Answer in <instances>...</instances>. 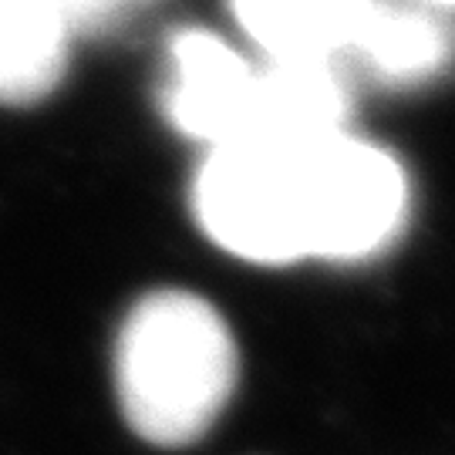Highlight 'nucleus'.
I'll return each mask as SVG.
<instances>
[{
    "label": "nucleus",
    "mask_w": 455,
    "mask_h": 455,
    "mask_svg": "<svg viewBox=\"0 0 455 455\" xmlns=\"http://www.w3.org/2000/svg\"><path fill=\"white\" fill-rule=\"evenodd\" d=\"M236 388V344L210 300L156 291L129 310L115 341V391L139 439L193 445Z\"/></svg>",
    "instance_id": "obj_1"
},
{
    "label": "nucleus",
    "mask_w": 455,
    "mask_h": 455,
    "mask_svg": "<svg viewBox=\"0 0 455 455\" xmlns=\"http://www.w3.org/2000/svg\"><path fill=\"white\" fill-rule=\"evenodd\" d=\"M310 146L233 139L212 148L193 182V212L203 233L250 263L310 257Z\"/></svg>",
    "instance_id": "obj_2"
},
{
    "label": "nucleus",
    "mask_w": 455,
    "mask_h": 455,
    "mask_svg": "<svg viewBox=\"0 0 455 455\" xmlns=\"http://www.w3.org/2000/svg\"><path fill=\"white\" fill-rule=\"evenodd\" d=\"M310 257L364 260L388 246L405 223L408 180L385 148L347 132L307 152Z\"/></svg>",
    "instance_id": "obj_3"
},
{
    "label": "nucleus",
    "mask_w": 455,
    "mask_h": 455,
    "mask_svg": "<svg viewBox=\"0 0 455 455\" xmlns=\"http://www.w3.org/2000/svg\"><path fill=\"white\" fill-rule=\"evenodd\" d=\"M257 71L210 31H182L169 44L163 108L169 122L212 148L240 139L253 105Z\"/></svg>",
    "instance_id": "obj_4"
},
{
    "label": "nucleus",
    "mask_w": 455,
    "mask_h": 455,
    "mask_svg": "<svg viewBox=\"0 0 455 455\" xmlns=\"http://www.w3.org/2000/svg\"><path fill=\"white\" fill-rule=\"evenodd\" d=\"M347 88L331 61H274L257 71L253 105L240 139L321 142L344 132Z\"/></svg>",
    "instance_id": "obj_5"
},
{
    "label": "nucleus",
    "mask_w": 455,
    "mask_h": 455,
    "mask_svg": "<svg viewBox=\"0 0 455 455\" xmlns=\"http://www.w3.org/2000/svg\"><path fill=\"white\" fill-rule=\"evenodd\" d=\"M236 24L274 61H331L351 48L374 0H229Z\"/></svg>",
    "instance_id": "obj_6"
},
{
    "label": "nucleus",
    "mask_w": 455,
    "mask_h": 455,
    "mask_svg": "<svg viewBox=\"0 0 455 455\" xmlns=\"http://www.w3.org/2000/svg\"><path fill=\"white\" fill-rule=\"evenodd\" d=\"M65 20L44 0H0V105H34L68 68Z\"/></svg>",
    "instance_id": "obj_7"
},
{
    "label": "nucleus",
    "mask_w": 455,
    "mask_h": 455,
    "mask_svg": "<svg viewBox=\"0 0 455 455\" xmlns=\"http://www.w3.org/2000/svg\"><path fill=\"white\" fill-rule=\"evenodd\" d=\"M355 51H361L364 65L388 84H422L442 75L455 54L452 31L439 17L411 7L371 4Z\"/></svg>",
    "instance_id": "obj_8"
},
{
    "label": "nucleus",
    "mask_w": 455,
    "mask_h": 455,
    "mask_svg": "<svg viewBox=\"0 0 455 455\" xmlns=\"http://www.w3.org/2000/svg\"><path fill=\"white\" fill-rule=\"evenodd\" d=\"M68 31H98L115 14V0H44Z\"/></svg>",
    "instance_id": "obj_9"
},
{
    "label": "nucleus",
    "mask_w": 455,
    "mask_h": 455,
    "mask_svg": "<svg viewBox=\"0 0 455 455\" xmlns=\"http://www.w3.org/2000/svg\"><path fill=\"white\" fill-rule=\"evenodd\" d=\"M428 7H455V0H422Z\"/></svg>",
    "instance_id": "obj_10"
}]
</instances>
